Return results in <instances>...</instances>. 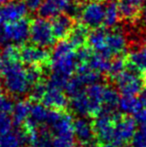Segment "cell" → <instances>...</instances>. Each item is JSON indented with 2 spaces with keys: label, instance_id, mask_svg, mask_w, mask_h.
I'll list each match as a JSON object with an SVG mask.
<instances>
[{
  "label": "cell",
  "instance_id": "cell-1",
  "mask_svg": "<svg viewBox=\"0 0 146 147\" xmlns=\"http://www.w3.org/2000/svg\"><path fill=\"white\" fill-rule=\"evenodd\" d=\"M0 75L3 78L4 87L8 93L13 96H23L30 91L31 86L21 60L0 57Z\"/></svg>",
  "mask_w": 146,
  "mask_h": 147
},
{
  "label": "cell",
  "instance_id": "cell-2",
  "mask_svg": "<svg viewBox=\"0 0 146 147\" xmlns=\"http://www.w3.org/2000/svg\"><path fill=\"white\" fill-rule=\"evenodd\" d=\"M73 121L69 114L62 112L58 109L48 110L46 123L49 127L51 137H52V147H73L74 136Z\"/></svg>",
  "mask_w": 146,
  "mask_h": 147
},
{
  "label": "cell",
  "instance_id": "cell-3",
  "mask_svg": "<svg viewBox=\"0 0 146 147\" xmlns=\"http://www.w3.org/2000/svg\"><path fill=\"white\" fill-rule=\"evenodd\" d=\"M52 72L70 78L75 72L77 60L75 57V48L67 39H61L54 46L50 54Z\"/></svg>",
  "mask_w": 146,
  "mask_h": 147
},
{
  "label": "cell",
  "instance_id": "cell-4",
  "mask_svg": "<svg viewBox=\"0 0 146 147\" xmlns=\"http://www.w3.org/2000/svg\"><path fill=\"white\" fill-rule=\"evenodd\" d=\"M113 78L117 89L122 95L135 96L139 94L143 88V80L139 75V72L129 66L128 69L125 68L120 73L113 76Z\"/></svg>",
  "mask_w": 146,
  "mask_h": 147
},
{
  "label": "cell",
  "instance_id": "cell-5",
  "mask_svg": "<svg viewBox=\"0 0 146 147\" xmlns=\"http://www.w3.org/2000/svg\"><path fill=\"white\" fill-rule=\"evenodd\" d=\"M29 38L34 45L41 47H49L54 44L55 37L53 35L51 23L46 18H36L30 22Z\"/></svg>",
  "mask_w": 146,
  "mask_h": 147
},
{
  "label": "cell",
  "instance_id": "cell-6",
  "mask_svg": "<svg viewBox=\"0 0 146 147\" xmlns=\"http://www.w3.org/2000/svg\"><path fill=\"white\" fill-rule=\"evenodd\" d=\"M135 130H136V121L134 118L117 115L113 126L111 144L122 147L130 141Z\"/></svg>",
  "mask_w": 146,
  "mask_h": 147
},
{
  "label": "cell",
  "instance_id": "cell-7",
  "mask_svg": "<svg viewBox=\"0 0 146 147\" xmlns=\"http://www.w3.org/2000/svg\"><path fill=\"white\" fill-rule=\"evenodd\" d=\"M117 113H109L105 111H100L95 116V120L92 123L94 130V135L97 137L98 141L101 143H111L113 134L115 118Z\"/></svg>",
  "mask_w": 146,
  "mask_h": 147
},
{
  "label": "cell",
  "instance_id": "cell-8",
  "mask_svg": "<svg viewBox=\"0 0 146 147\" xmlns=\"http://www.w3.org/2000/svg\"><path fill=\"white\" fill-rule=\"evenodd\" d=\"M30 21L27 18H21L14 22L4 23L3 33L6 40H10L15 44H23L29 38Z\"/></svg>",
  "mask_w": 146,
  "mask_h": 147
},
{
  "label": "cell",
  "instance_id": "cell-9",
  "mask_svg": "<svg viewBox=\"0 0 146 147\" xmlns=\"http://www.w3.org/2000/svg\"><path fill=\"white\" fill-rule=\"evenodd\" d=\"M20 60L28 65L44 66L50 60V53L45 47L24 44L19 46Z\"/></svg>",
  "mask_w": 146,
  "mask_h": 147
},
{
  "label": "cell",
  "instance_id": "cell-10",
  "mask_svg": "<svg viewBox=\"0 0 146 147\" xmlns=\"http://www.w3.org/2000/svg\"><path fill=\"white\" fill-rule=\"evenodd\" d=\"M105 6L98 1H91L82 8L80 19L88 28H97L103 24Z\"/></svg>",
  "mask_w": 146,
  "mask_h": 147
},
{
  "label": "cell",
  "instance_id": "cell-11",
  "mask_svg": "<svg viewBox=\"0 0 146 147\" xmlns=\"http://www.w3.org/2000/svg\"><path fill=\"white\" fill-rule=\"evenodd\" d=\"M27 7L21 0H11L8 3L0 6V23H9L26 17Z\"/></svg>",
  "mask_w": 146,
  "mask_h": 147
},
{
  "label": "cell",
  "instance_id": "cell-12",
  "mask_svg": "<svg viewBox=\"0 0 146 147\" xmlns=\"http://www.w3.org/2000/svg\"><path fill=\"white\" fill-rule=\"evenodd\" d=\"M62 90L63 89L61 88L46 86L44 93L40 99L41 103L50 109H58V110L65 109L68 105V99Z\"/></svg>",
  "mask_w": 146,
  "mask_h": 147
},
{
  "label": "cell",
  "instance_id": "cell-13",
  "mask_svg": "<svg viewBox=\"0 0 146 147\" xmlns=\"http://www.w3.org/2000/svg\"><path fill=\"white\" fill-rule=\"evenodd\" d=\"M125 48H126V39H125L123 33L114 29L110 32H107L105 49L101 54L108 58H112L116 55L122 54Z\"/></svg>",
  "mask_w": 146,
  "mask_h": 147
},
{
  "label": "cell",
  "instance_id": "cell-14",
  "mask_svg": "<svg viewBox=\"0 0 146 147\" xmlns=\"http://www.w3.org/2000/svg\"><path fill=\"white\" fill-rule=\"evenodd\" d=\"M73 125V132L76 139L81 144H88L91 143L94 138V130L93 125L85 116L78 117L72 123Z\"/></svg>",
  "mask_w": 146,
  "mask_h": 147
},
{
  "label": "cell",
  "instance_id": "cell-15",
  "mask_svg": "<svg viewBox=\"0 0 146 147\" xmlns=\"http://www.w3.org/2000/svg\"><path fill=\"white\" fill-rule=\"evenodd\" d=\"M105 85L100 84L98 82L88 85L86 87L85 93L87 95L90 106V116H96L100 112L103 102V92Z\"/></svg>",
  "mask_w": 146,
  "mask_h": 147
},
{
  "label": "cell",
  "instance_id": "cell-16",
  "mask_svg": "<svg viewBox=\"0 0 146 147\" xmlns=\"http://www.w3.org/2000/svg\"><path fill=\"white\" fill-rule=\"evenodd\" d=\"M50 23L55 39L61 40V39L67 38V36L75 24V19L64 13L53 17L52 22H50Z\"/></svg>",
  "mask_w": 146,
  "mask_h": 147
},
{
  "label": "cell",
  "instance_id": "cell-17",
  "mask_svg": "<svg viewBox=\"0 0 146 147\" xmlns=\"http://www.w3.org/2000/svg\"><path fill=\"white\" fill-rule=\"evenodd\" d=\"M27 143V132L19 127H15V129L11 128L9 131L0 135V147H24Z\"/></svg>",
  "mask_w": 146,
  "mask_h": 147
},
{
  "label": "cell",
  "instance_id": "cell-18",
  "mask_svg": "<svg viewBox=\"0 0 146 147\" xmlns=\"http://www.w3.org/2000/svg\"><path fill=\"white\" fill-rule=\"evenodd\" d=\"M65 0H42L38 8L39 16L42 18H53L64 11Z\"/></svg>",
  "mask_w": 146,
  "mask_h": 147
},
{
  "label": "cell",
  "instance_id": "cell-19",
  "mask_svg": "<svg viewBox=\"0 0 146 147\" xmlns=\"http://www.w3.org/2000/svg\"><path fill=\"white\" fill-rule=\"evenodd\" d=\"M76 77L81 81L83 85H90L98 82L101 79V73L93 70L87 62L84 63H78L76 66Z\"/></svg>",
  "mask_w": 146,
  "mask_h": 147
},
{
  "label": "cell",
  "instance_id": "cell-20",
  "mask_svg": "<svg viewBox=\"0 0 146 147\" xmlns=\"http://www.w3.org/2000/svg\"><path fill=\"white\" fill-rule=\"evenodd\" d=\"M32 103L27 100H20L13 105L12 109V123L15 127H19L29 116Z\"/></svg>",
  "mask_w": 146,
  "mask_h": 147
},
{
  "label": "cell",
  "instance_id": "cell-21",
  "mask_svg": "<svg viewBox=\"0 0 146 147\" xmlns=\"http://www.w3.org/2000/svg\"><path fill=\"white\" fill-rule=\"evenodd\" d=\"M70 107L76 114L80 116H90L89 101L84 89L78 92L77 94L71 96Z\"/></svg>",
  "mask_w": 146,
  "mask_h": 147
},
{
  "label": "cell",
  "instance_id": "cell-22",
  "mask_svg": "<svg viewBox=\"0 0 146 147\" xmlns=\"http://www.w3.org/2000/svg\"><path fill=\"white\" fill-rule=\"evenodd\" d=\"M106 35H107V31L105 28H102L101 26L94 28V30L88 34L86 43L89 45L90 48H92V50H95L98 53H102L105 49Z\"/></svg>",
  "mask_w": 146,
  "mask_h": 147
},
{
  "label": "cell",
  "instance_id": "cell-23",
  "mask_svg": "<svg viewBox=\"0 0 146 147\" xmlns=\"http://www.w3.org/2000/svg\"><path fill=\"white\" fill-rule=\"evenodd\" d=\"M89 34V30L86 25L83 23L74 24L70 33L67 36V40L74 46V48H78L80 46H83L87 42V37Z\"/></svg>",
  "mask_w": 146,
  "mask_h": 147
},
{
  "label": "cell",
  "instance_id": "cell-24",
  "mask_svg": "<svg viewBox=\"0 0 146 147\" xmlns=\"http://www.w3.org/2000/svg\"><path fill=\"white\" fill-rule=\"evenodd\" d=\"M126 59L127 66L135 69L139 73L146 72V46H142L132 51Z\"/></svg>",
  "mask_w": 146,
  "mask_h": 147
},
{
  "label": "cell",
  "instance_id": "cell-25",
  "mask_svg": "<svg viewBox=\"0 0 146 147\" xmlns=\"http://www.w3.org/2000/svg\"><path fill=\"white\" fill-rule=\"evenodd\" d=\"M119 94L118 91L111 86H105L103 92V102H102V108L100 111L114 113L116 112V108L118 107L119 102Z\"/></svg>",
  "mask_w": 146,
  "mask_h": 147
},
{
  "label": "cell",
  "instance_id": "cell-26",
  "mask_svg": "<svg viewBox=\"0 0 146 147\" xmlns=\"http://www.w3.org/2000/svg\"><path fill=\"white\" fill-rule=\"evenodd\" d=\"M117 5H118L120 18L122 19L135 21L140 16V6L130 3L126 0H121Z\"/></svg>",
  "mask_w": 146,
  "mask_h": 147
},
{
  "label": "cell",
  "instance_id": "cell-27",
  "mask_svg": "<svg viewBox=\"0 0 146 147\" xmlns=\"http://www.w3.org/2000/svg\"><path fill=\"white\" fill-rule=\"evenodd\" d=\"M111 58L102 55L101 53H93L92 56L88 60V65L95 71L99 73H108L110 69Z\"/></svg>",
  "mask_w": 146,
  "mask_h": 147
},
{
  "label": "cell",
  "instance_id": "cell-28",
  "mask_svg": "<svg viewBox=\"0 0 146 147\" xmlns=\"http://www.w3.org/2000/svg\"><path fill=\"white\" fill-rule=\"evenodd\" d=\"M119 20H120V14H119L118 5L115 2L111 1L105 6L103 24L105 27L113 29L117 25Z\"/></svg>",
  "mask_w": 146,
  "mask_h": 147
},
{
  "label": "cell",
  "instance_id": "cell-29",
  "mask_svg": "<svg viewBox=\"0 0 146 147\" xmlns=\"http://www.w3.org/2000/svg\"><path fill=\"white\" fill-rule=\"evenodd\" d=\"M118 107L119 110L125 114H134L140 109L137 97L130 95H122V97L119 98Z\"/></svg>",
  "mask_w": 146,
  "mask_h": 147
},
{
  "label": "cell",
  "instance_id": "cell-30",
  "mask_svg": "<svg viewBox=\"0 0 146 147\" xmlns=\"http://www.w3.org/2000/svg\"><path fill=\"white\" fill-rule=\"evenodd\" d=\"M83 8V1L82 0H65L64 13L69 15L70 17L79 18Z\"/></svg>",
  "mask_w": 146,
  "mask_h": 147
},
{
  "label": "cell",
  "instance_id": "cell-31",
  "mask_svg": "<svg viewBox=\"0 0 146 147\" xmlns=\"http://www.w3.org/2000/svg\"><path fill=\"white\" fill-rule=\"evenodd\" d=\"M127 67V59L126 56L122 54H119L114 56V59L111 61L110 64V69L108 74H110L111 76H115L118 73H120L121 71L125 69Z\"/></svg>",
  "mask_w": 146,
  "mask_h": 147
},
{
  "label": "cell",
  "instance_id": "cell-32",
  "mask_svg": "<svg viewBox=\"0 0 146 147\" xmlns=\"http://www.w3.org/2000/svg\"><path fill=\"white\" fill-rule=\"evenodd\" d=\"M130 141L131 147H146V125H141L135 130Z\"/></svg>",
  "mask_w": 146,
  "mask_h": 147
},
{
  "label": "cell",
  "instance_id": "cell-33",
  "mask_svg": "<svg viewBox=\"0 0 146 147\" xmlns=\"http://www.w3.org/2000/svg\"><path fill=\"white\" fill-rule=\"evenodd\" d=\"M64 89L66 90L67 95H68L69 97H71V96H73V95L77 94L78 92L83 90L84 85L81 83V81H80L76 76H74V77L68 79Z\"/></svg>",
  "mask_w": 146,
  "mask_h": 147
},
{
  "label": "cell",
  "instance_id": "cell-34",
  "mask_svg": "<svg viewBox=\"0 0 146 147\" xmlns=\"http://www.w3.org/2000/svg\"><path fill=\"white\" fill-rule=\"evenodd\" d=\"M93 54V50L89 46H80L75 49V57L77 60V63H84L88 62L90 57Z\"/></svg>",
  "mask_w": 146,
  "mask_h": 147
},
{
  "label": "cell",
  "instance_id": "cell-35",
  "mask_svg": "<svg viewBox=\"0 0 146 147\" xmlns=\"http://www.w3.org/2000/svg\"><path fill=\"white\" fill-rule=\"evenodd\" d=\"M12 119L7 113H0V135L6 133L12 128Z\"/></svg>",
  "mask_w": 146,
  "mask_h": 147
},
{
  "label": "cell",
  "instance_id": "cell-36",
  "mask_svg": "<svg viewBox=\"0 0 146 147\" xmlns=\"http://www.w3.org/2000/svg\"><path fill=\"white\" fill-rule=\"evenodd\" d=\"M13 102L4 95L0 96V113H7L10 114L13 109Z\"/></svg>",
  "mask_w": 146,
  "mask_h": 147
},
{
  "label": "cell",
  "instance_id": "cell-37",
  "mask_svg": "<svg viewBox=\"0 0 146 147\" xmlns=\"http://www.w3.org/2000/svg\"><path fill=\"white\" fill-rule=\"evenodd\" d=\"M134 120L136 123H139L141 125H146V108H141L138 111L134 113Z\"/></svg>",
  "mask_w": 146,
  "mask_h": 147
},
{
  "label": "cell",
  "instance_id": "cell-38",
  "mask_svg": "<svg viewBox=\"0 0 146 147\" xmlns=\"http://www.w3.org/2000/svg\"><path fill=\"white\" fill-rule=\"evenodd\" d=\"M41 2H42V0H25L24 3H25V5L28 10L34 12V11H37V10H38Z\"/></svg>",
  "mask_w": 146,
  "mask_h": 147
},
{
  "label": "cell",
  "instance_id": "cell-39",
  "mask_svg": "<svg viewBox=\"0 0 146 147\" xmlns=\"http://www.w3.org/2000/svg\"><path fill=\"white\" fill-rule=\"evenodd\" d=\"M138 99L139 105H140V109L141 108H146V89L145 90H141L139 93V96L137 97Z\"/></svg>",
  "mask_w": 146,
  "mask_h": 147
},
{
  "label": "cell",
  "instance_id": "cell-40",
  "mask_svg": "<svg viewBox=\"0 0 146 147\" xmlns=\"http://www.w3.org/2000/svg\"><path fill=\"white\" fill-rule=\"evenodd\" d=\"M2 24L0 23V46H2V45L5 43V41H7L6 40V38H5V36H4V33H3V28H2Z\"/></svg>",
  "mask_w": 146,
  "mask_h": 147
},
{
  "label": "cell",
  "instance_id": "cell-41",
  "mask_svg": "<svg viewBox=\"0 0 146 147\" xmlns=\"http://www.w3.org/2000/svg\"><path fill=\"white\" fill-rule=\"evenodd\" d=\"M126 1L130 2V3L135 4V5H138V6H140L141 4L143 3V1H144V0H126Z\"/></svg>",
  "mask_w": 146,
  "mask_h": 147
},
{
  "label": "cell",
  "instance_id": "cell-42",
  "mask_svg": "<svg viewBox=\"0 0 146 147\" xmlns=\"http://www.w3.org/2000/svg\"><path fill=\"white\" fill-rule=\"evenodd\" d=\"M140 15H142V19H143V21L146 23V5L143 7V9L140 11Z\"/></svg>",
  "mask_w": 146,
  "mask_h": 147
},
{
  "label": "cell",
  "instance_id": "cell-43",
  "mask_svg": "<svg viewBox=\"0 0 146 147\" xmlns=\"http://www.w3.org/2000/svg\"><path fill=\"white\" fill-rule=\"evenodd\" d=\"M11 0H0V6L1 5H4V4L8 3V2H10Z\"/></svg>",
  "mask_w": 146,
  "mask_h": 147
},
{
  "label": "cell",
  "instance_id": "cell-44",
  "mask_svg": "<svg viewBox=\"0 0 146 147\" xmlns=\"http://www.w3.org/2000/svg\"><path fill=\"white\" fill-rule=\"evenodd\" d=\"M1 95H3V86H2V82L0 80V96Z\"/></svg>",
  "mask_w": 146,
  "mask_h": 147
},
{
  "label": "cell",
  "instance_id": "cell-45",
  "mask_svg": "<svg viewBox=\"0 0 146 147\" xmlns=\"http://www.w3.org/2000/svg\"><path fill=\"white\" fill-rule=\"evenodd\" d=\"M104 147H121V146H115V145H113V144L107 143V144H105V145H104Z\"/></svg>",
  "mask_w": 146,
  "mask_h": 147
},
{
  "label": "cell",
  "instance_id": "cell-46",
  "mask_svg": "<svg viewBox=\"0 0 146 147\" xmlns=\"http://www.w3.org/2000/svg\"><path fill=\"white\" fill-rule=\"evenodd\" d=\"M142 80H143V85L146 86V72H144V77L142 78Z\"/></svg>",
  "mask_w": 146,
  "mask_h": 147
},
{
  "label": "cell",
  "instance_id": "cell-47",
  "mask_svg": "<svg viewBox=\"0 0 146 147\" xmlns=\"http://www.w3.org/2000/svg\"><path fill=\"white\" fill-rule=\"evenodd\" d=\"M105 1H107V2H111V1H114V0H105Z\"/></svg>",
  "mask_w": 146,
  "mask_h": 147
},
{
  "label": "cell",
  "instance_id": "cell-48",
  "mask_svg": "<svg viewBox=\"0 0 146 147\" xmlns=\"http://www.w3.org/2000/svg\"><path fill=\"white\" fill-rule=\"evenodd\" d=\"M91 1H98V0H91Z\"/></svg>",
  "mask_w": 146,
  "mask_h": 147
}]
</instances>
